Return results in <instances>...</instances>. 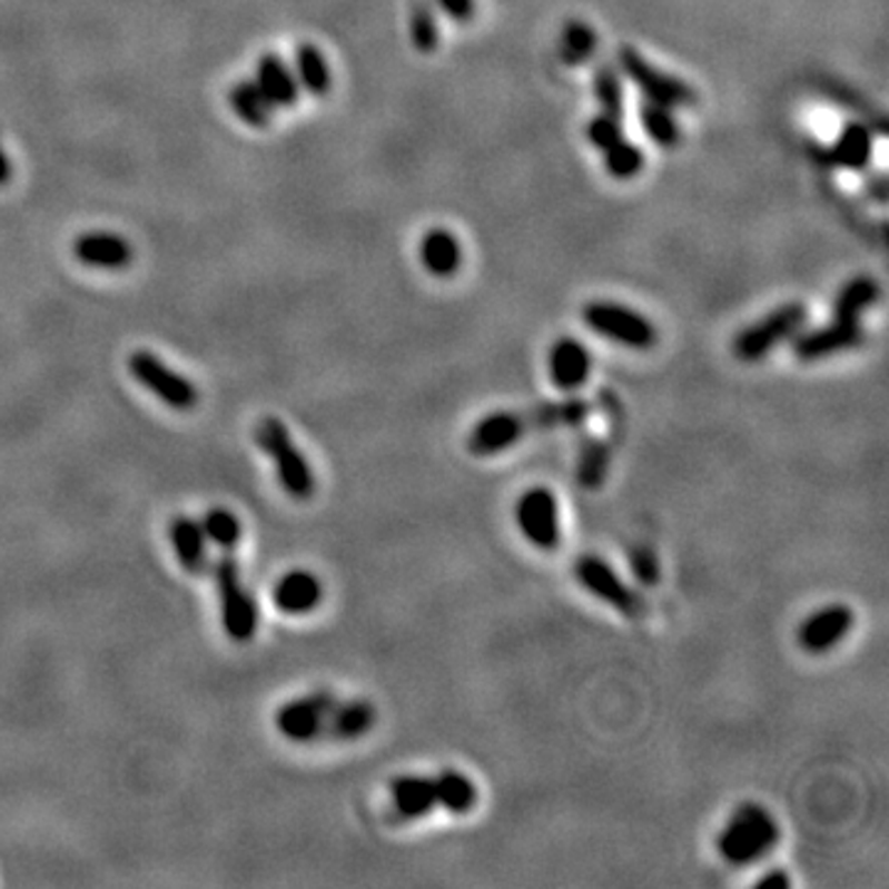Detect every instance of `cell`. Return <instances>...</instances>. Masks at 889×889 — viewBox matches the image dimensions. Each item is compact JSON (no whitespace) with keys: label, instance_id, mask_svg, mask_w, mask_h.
<instances>
[{"label":"cell","instance_id":"cell-1","mask_svg":"<svg viewBox=\"0 0 889 889\" xmlns=\"http://www.w3.org/2000/svg\"><path fill=\"white\" fill-rule=\"evenodd\" d=\"M779 840L781 826L767 808L759 803H741L727 820L724 830L719 832L717 848L727 862L744 868V865L767 858L779 846Z\"/></svg>","mask_w":889,"mask_h":889},{"label":"cell","instance_id":"cell-2","mask_svg":"<svg viewBox=\"0 0 889 889\" xmlns=\"http://www.w3.org/2000/svg\"><path fill=\"white\" fill-rule=\"evenodd\" d=\"M255 443L260 445L269 455V460L275 463L279 485H283L289 497L297 502L312 500L314 490H317V482H314L312 467L307 460H304L302 450L292 443L287 425L277 418H265L255 427Z\"/></svg>","mask_w":889,"mask_h":889},{"label":"cell","instance_id":"cell-3","mask_svg":"<svg viewBox=\"0 0 889 889\" xmlns=\"http://www.w3.org/2000/svg\"><path fill=\"white\" fill-rule=\"evenodd\" d=\"M213 576H216V586L220 593V608H223V628L233 643H250L255 638L257 623V603L245 589L238 561L230 556H223L216 566H213Z\"/></svg>","mask_w":889,"mask_h":889},{"label":"cell","instance_id":"cell-4","mask_svg":"<svg viewBox=\"0 0 889 889\" xmlns=\"http://www.w3.org/2000/svg\"><path fill=\"white\" fill-rule=\"evenodd\" d=\"M583 322L603 339L638 352H648L658 344V329L643 314L615 302H591L583 307Z\"/></svg>","mask_w":889,"mask_h":889},{"label":"cell","instance_id":"cell-5","mask_svg":"<svg viewBox=\"0 0 889 889\" xmlns=\"http://www.w3.org/2000/svg\"><path fill=\"white\" fill-rule=\"evenodd\" d=\"M808 319V309L801 302L783 304V307L773 309L761 322L747 326L734 339V354L741 362H761L771 348L783 342L793 339L801 332V326Z\"/></svg>","mask_w":889,"mask_h":889},{"label":"cell","instance_id":"cell-6","mask_svg":"<svg viewBox=\"0 0 889 889\" xmlns=\"http://www.w3.org/2000/svg\"><path fill=\"white\" fill-rule=\"evenodd\" d=\"M618 60H621L628 80L643 92L648 101H655V105L670 109L692 107L697 101V92L690 85H684L680 77H672L668 72L658 70V67H652L638 50L623 48L621 55H618Z\"/></svg>","mask_w":889,"mask_h":889},{"label":"cell","instance_id":"cell-7","mask_svg":"<svg viewBox=\"0 0 889 889\" xmlns=\"http://www.w3.org/2000/svg\"><path fill=\"white\" fill-rule=\"evenodd\" d=\"M129 374L139 381V384L151 391L156 398L164 401L168 408L174 411H190L198 403V391L188 378L176 374L174 368H168L159 356L151 352H134L129 356Z\"/></svg>","mask_w":889,"mask_h":889},{"label":"cell","instance_id":"cell-8","mask_svg":"<svg viewBox=\"0 0 889 889\" xmlns=\"http://www.w3.org/2000/svg\"><path fill=\"white\" fill-rule=\"evenodd\" d=\"M576 579L595 599L613 605L618 613H623L630 621H640L645 615L643 599L603 559L581 556L576 561Z\"/></svg>","mask_w":889,"mask_h":889},{"label":"cell","instance_id":"cell-9","mask_svg":"<svg viewBox=\"0 0 889 889\" xmlns=\"http://www.w3.org/2000/svg\"><path fill=\"white\" fill-rule=\"evenodd\" d=\"M516 524H520L526 542L542 551H554L561 544L559 502L551 490L532 487L516 502Z\"/></svg>","mask_w":889,"mask_h":889},{"label":"cell","instance_id":"cell-10","mask_svg":"<svg viewBox=\"0 0 889 889\" xmlns=\"http://www.w3.org/2000/svg\"><path fill=\"white\" fill-rule=\"evenodd\" d=\"M339 702L329 690L312 692L299 700H292L277 709L275 724L283 731V737L297 744H309V741L322 739L324 719L332 712V707Z\"/></svg>","mask_w":889,"mask_h":889},{"label":"cell","instance_id":"cell-11","mask_svg":"<svg viewBox=\"0 0 889 889\" xmlns=\"http://www.w3.org/2000/svg\"><path fill=\"white\" fill-rule=\"evenodd\" d=\"M529 433L524 411H494L477 421L470 431L467 450L477 457L500 455L512 445L522 443Z\"/></svg>","mask_w":889,"mask_h":889},{"label":"cell","instance_id":"cell-12","mask_svg":"<svg viewBox=\"0 0 889 889\" xmlns=\"http://www.w3.org/2000/svg\"><path fill=\"white\" fill-rule=\"evenodd\" d=\"M855 628V613L852 608L836 603L826 605L808 615L803 625L798 628V645H801L810 655H826L832 648H838L842 640L850 635Z\"/></svg>","mask_w":889,"mask_h":889},{"label":"cell","instance_id":"cell-13","mask_svg":"<svg viewBox=\"0 0 889 889\" xmlns=\"http://www.w3.org/2000/svg\"><path fill=\"white\" fill-rule=\"evenodd\" d=\"M865 344V332L860 322H832L828 326H820L816 332H808L796 336L793 352L801 362H820L832 354L850 352Z\"/></svg>","mask_w":889,"mask_h":889},{"label":"cell","instance_id":"cell-14","mask_svg":"<svg viewBox=\"0 0 889 889\" xmlns=\"http://www.w3.org/2000/svg\"><path fill=\"white\" fill-rule=\"evenodd\" d=\"M591 354L576 339H559L549 348V378L559 391L573 393L591 376Z\"/></svg>","mask_w":889,"mask_h":889},{"label":"cell","instance_id":"cell-15","mask_svg":"<svg viewBox=\"0 0 889 889\" xmlns=\"http://www.w3.org/2000/svg\"><path fill=\"white\" fill-rule=\"evenodd\" d=\"M72 255L87 267L124 269L134 257L131 245L117 233H85L72 243Z\"/></svg>","mask_w":889,"mask_h":889},{"label":"cell","instance_id":"cell-16","mask_svg":"<svg viewBox=\"0 0 889 889\" xmlns=\"http://www.w3.org/2000/svg\"><path fill=\"white\" fill-rule=\"evenodd\" d=\"M273 601L287 615H307L324 601V586L312 571H289L275 583Z\"/></svg>","mask_w":889,"mask_h":889},{"label":"cell","instance_id":"cell-17","mask_svg":"<svg viewBox=\"0 0 889 889\" xmlns=\"http://www.w3.org/2000/svg\"><path fill=\"white\" fill-rule=\"evenodd\" d=\"M376 724V709L366 700L336 702L324 719L322 739L326 741H354L366 737ZM319 739V741H322Z\"/></svg>","mask_w":889,"mask_h":889},{"label":"cell","instance_id":"cell-18","mask_svg":"<svg viewBox=\"0 0 889 889\" xmlns=\"http://www.w3.org/2000/svg\"><path fill=\"white\" fill-rule=\"evenodd\" d=\"M391 801L405 820L431 816L437 806L435 779L431 776H398L391 781Z\"/></svg>","mask_w":889,"mask_h":889},{"label":"cell","instance_id":"cell-19","mask_svg":"<svg viewBox=\"0 0 889 889\" xmlns=\"http://www.w3.org/2000/svg\"><path fill=\"white\" fill-rule=\"evenodd\" d=\"M872 139L870 131L862 124H850L842 129L838 141L828 149H816V159L832 168H850V171H862L870 164Z\"/></svg>","mask_w":889,"mask_h":889},{"label":"cell","instance_id":"cell-20","mask_svg":"<svg viewBox=\"0 0 889 889\" xmlns=\"http://www.w3.org/2000/svg\"><path fill=\"white\" fill-rule=\"evenodd\" d=\"M255 85L260 87V92L265 95L273 109L297 105L299 97L297 80L279 55H265V58L257 62Z\"/></svg>","mask_w":889,"mask_h":889},{"label":"cell","instance_id":"cell-21","mask_svg":"<svg viewBox=\"0 0 889 889\" xmlns=\"http://www.w3.org/2000/svg\"><path fill=\"white\" fill-rule=\"evenodd\" d=\"M591 415V405L583 398H564L539 403L524 411L529 431H556V427H579Z\"/></svg>","mask_w":889,"mask_h":889},{"label":"cell","instance_id":"cell-22","mask_svg":"<svg viewBox=\"0 0 889 889\" xmlns=\"http://www.w3.org/2000/svg\"><path fill=\"white\" fill-rule=\"evenodd\" d=\"M168 539L176 551V559L181 561V566L200 576L208 569V554H206V534L198 522L188 520V516H176L168 526Z\"/></svg>","mask_w":889,"mask_h":889},{"label":"cell","instance_id":"cell-23","mask_svg":"<svg viewBox=\"0 0 889 889\" xmlns=\"http://www.w3.org/2000/svg\"><path fill=\"white\" fill-rule=\"evenodd\" d=\"M421 260L427 273L435 277H450L455 275L460 265H463V247L450 230L435 228L425 233L421 243Z\"/></svg>","mask_w":889,"mask_h":889},{"label":"cell","instance_id":"cell-24","mask_svg":"<svg viewBox=\"0 0 889 889\" xmlns=\"http://www.w3.org/2000/svg\"><path fill=\"white\" fill-rule=\"evenodd\" d=\"M435 791H437V806L447 808L450 813L465 816L477 806V786L472 783L465 773L447 769L443 773L433 776Z\"/></svg>","mask_w":889,"mask_h":889},{"label":"cell","instance_id":"cell-25","mask_svg":"<svg viewBox=\"0 0 889 889\" xmlns=\"http://www.w3.org/2000/svg\"><path fill=\"white\" fill-rule=\"evenodd\" d=\"M877 297H880V287H877L875 279L855 277L840 289L836 307H832V317L838 322H860V314L870 309Z\"/></svg>","mask_w":889,"mask_h":889},{"label":"cell","instance_id":"cell-26","mask_svg":"<svg viewBox=\"0 0 889 889\" xmlns=\"http://www.w3.org/2000/svg\"><path fill=\"white\" fill-rule=\"evenodd\" d=\"M608 467H611V447L599 441V437H586L579 447V485L583 490H599L608 477Z\"/></svg>","mask_w":889,"mask_h":889},{"label":"cell","instance_id":"cell-27","mask_svg":"<svg viewBox=\"0 0 889 889\" xmlns=\"http://www.w3.org/2000/svg\"><path fill=\"white\" fill-rule=\"evenodd\" d=\"M228 101L235 115H238L245 124H250V127L263 129L269 124V101L265 99V95L260 92V87L255 85V80H243L230 89Z\"/></svg>","mask_w":889,"mask_h":889},{"label":"cell","instance_id":"cell-28","mask_svg":"<svg viewBox=\"0 0 889 889\" xmlns=\"http://www.w3.org/2000/svg\"><path fill=\"white\" fill-rule=\"evenodd\" d=\"M297 72L304 89H307L309 95L324 97L329 92L332 72L319 48H314V45H302L297 50Z\"/></svg>","mask_w":889,"mask_h":889},{"label":"cell","instance_id":"cell-29","mask_svg":"<svg viewBox=\"0 0 889 889\" xmlns=\"http://www.w3.org/2000/svg\"><path fill=\"white\" fill-rule=\"evenodd\" d=\"M640 124H643L645 134L655 144L668 146V149L680 144V127L678 121H674L670 107H662L655 105V101L645 99L643 105H640Z\"/></svg>","mask_w":889,"mask_h":889},{"label":"cell","instance_id":"cell-30","mask_svg":"<svg viewBox=\"0 0 889 889\" xmlns=\"http://www.w3.org/2000/svg\"><path fill=\"white\" fill-rule=\"evenodd\" d=\"M200 529L206 539H210L213 544H218L223 549L238 546L243 539L240 520L230 510H225V506H213V510H208L206 516H203Z\"/></svg>","mask_w":889,"mask_h":889},{"label":"cell","instance_id":"cell-31","mask_svg":"<svg viewBox=\"0 0 889 889\" xmlns=\"http://www.w3.org/2000/svg\"><path fill=\"white\" fill-rule=\"evenodd\" d=\"M595 45H599L595 30L586 22L571 20L564 30V38H561V58L566 65H581L595 52Z\"/></svg>","mask_w":889,"mask_h":889},{"label":"cell","instance_id":"cell-32","mask_svg":"<svg viewBox=\"0 0 889 889\" xmlns=\"http://www.w3.org/2000/svg\"><path fill=\"white\" fill-rule=\"evenodd\" d=\"M411 42L418 52H433L441 42V28H437L435 13L427 0H415L411 10Z\"/></svg>","mask_w":889,"mask_h":889},{"label":"cell","instance_id":"cell-33","mask_svg":"<svg viewBox=\"0 0 889 889\" xmlns=\"http://www.w3.org/2000/svg\"><path fill=\"white\" fill-rule=\"evenodd\" d=\"M593 89H595V97H599V101H601L603 115H611L613 119L623 121V117H625V95H623L621 77H618L611 70V67H601V70L595 72Z\"/></svg>","mask_w":889,"mask_h":889},{"label":"cell","instance_id":"cell-34","mask_svg":"<svg viewBox=\"0 0 889 889\" xmlns=\"http://www.w3.org/2000/svg\"><path fill=\"white\" fill-rule=\"evenodd\" d=\"M603 154H605L608 174H611L613 178H621V181H625V178H633L643 171V164H645L643 151H640V146L625 141V137L618 144H613L611 149H605Z\"/></svg>","mask_w":889,"mask_h":889},{"label":"cell","instance_id":"cell-35","mask_svg":"<svg viewBox=\"0 0 889 889\" xmlns=\"http://www.w3.org/2000/svg\"><path fill=\"white\" fill-rule=\"evenodd\" d=\"M586 134H589V141L595 146V149L605 151V149H611L613 144H618V141L623 139V121H618L611 115H603V111H601L599 117H593L589 121Z\"/></svg>","mask_w":889,"mask_h":889},{"label":"cell","instance_id":"cell-36","mask_svg":"<svg viewBox=\"0 0 889 889\" xmlns=\"http://www.w3.org/2000/svg\"><path fill=\"white\" fill-rule=\"evenodd\" d=\"M630 569L643 586H658L660 583V561L650 546L640 544L630 551Z\"/></svg>","mask_w":889,"mask_h":889},{"label":"cell","instance_id":"cell-37","mask_svg":"<svg viewBox=\"0 0 889 889\" xmlns=\"http://www.w3.org/2000/svg\"><path fill=\"white\" fill-rule=\"evenodd\" d=\"M437 6L457 22H467L475 13V0H437Z\"/></svg>","mask_w":889,"mask_h":889},{"label":"cell","instance_id":"cell-38","mask_svg":"<svg viewBox=\"0 0 889 889\" xmlns=\"http://www.w3.org/2000/svg\"><path fill=\"white\" fill-rule=\"evenodd\" d=\"M757 887L759 889H786V887H791V877L783 870H773L769 875H763L757 882Z\"/></svg>","mask_w":889,"mask_h":889},{"label":"cell","instance_id":"cell-39","mask_svg":"<svg viewBox=\"0 0 889 889\" xmlns=\"http://www.w3.org/2000/svg\"><path fill=\"white\" fill-rule=\"evenodd\" d=\"M10 176H13V166H10L8 156L0 151V186H6L10 181Z\"/></svg>","mask_w":889,"mask_h":889}]
</instances>
